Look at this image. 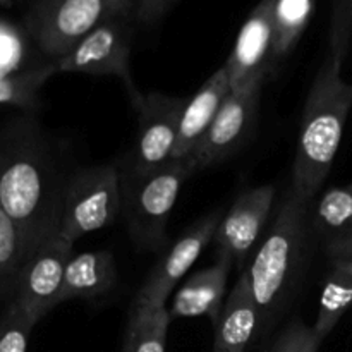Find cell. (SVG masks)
I'll use <instances>...</instances> for the list:
<instances>
[{
	"instance_id": "f546056e",
	"label": "cell",
	"mask_w": 352,
	"mask_h": 352,
	"mask_svg": "<svg viewBox=\"0 0 352 352\" xmlns=\"http://www.w3.org/2000/svg\"><path fill=\"white\" fill-rule=\"evenodd\" d=\"M351 272H352V260H351Z\"/></svg>"
},
{
	"instance_id": "d4e9b609",
	"label": "cell",
	"mask_w": 352,
	"mask_h": 352,
	"mask_svg": "<svg viewBox=\"0 0 352 352\" xmlns=\"http://www.w3.org/2000/svg\"><path fill=\"white\" fill-rule=\"evenodd\" d=\"M352 43V0H332L329 50L346 58Z\"/></svg>"
},
{
	"instance_id": "7c38bea8",
	"label": "cell",
	"mask_w": 352,
	"mask_h": 352,
	"mask_svg": "<svg viewBox=\"0 0 352 352\" xmlns=\"http://www.w3.org/2000/svg\"><path fill=\"white\" fill-rule=\"evenodd\" d=\"M275 188L272 184L251 188L241 192L229 212L222 217L215 232L220 256L243 263L261 236L274 206Z\"/></svg>"
},
{
	"instance_id": "5bb4252c",
	"label": "cell",
	"mask_w": 352,
	"mask_h": 352,
	"mask_svg": "<svg viewBox=\"0 0 352 352\" xmlns=\"http://www.w3.org/2000/svg\"><path fill=\"white\" fill-rule=\"evenodd\" d=\"M311 229L329 263L352 260V182L330 188L313 201Z\"/></svg>"
},
{
	"instance_id": "cb8c5ba5",
	"label": "cell",
	"mask_w": 352,
	"mask_h": 352,
	"mask_svg": "<svg viewBox=\"0 0 352 352\" xmlns=\"http://www.w3.org/2000/svg\"><path fill=\"white\" fill-rule=\"evenodd\" d=\"M34 329L30 316L14 301L0 316V352H28V342Z\"/></svg>"
},
{
	"instance_id": "ffe728a7",
	"label": "cell",
	"mask_w": 352,
	"mask_h": 352,
	"mask_svg": "<svg viewBox=\"0 0 352 352\" xmlns=\"http://www.w3.org/2000/svg\"><path fill=\"white\" fill-rule=\"evenodd\" d=\"M316 9V0H272L274 64L284 60L305 34Z\"/></svg>"
},
{
	"instance_id": "d6986e66",
	"label": "cell",
	"mask_w": 352,
	"mask_h": 352,
	"mask_svg": "<svg viewBox=\"0 0 352 352\" xmlns=\"http://www.w3.org/2000/svg\"><path fill=\"white\" fill-rule=\"evenodd\" d=\"M352 306L351 261H332L323 284L320 309L313 325L316 336L325 340L346 311Z\"/></svg>"
},
{
	"instance_id": "30bf717a",
	"label": "cell",
	"mask_w": 352,
	"mask_h": 352,
	"mask_svg": "<svg viewBox=\"0 0 352 352\" xmlns=\"http://www.w3.org/2000/svg\"><path fill=\"white\" fill-rule=\"evenodd\" d=\"M186 102L188 98L181 96L144 93L134 107L138 133L129 172H150L172 162Z\"/></svg>"
},
{
	"instance_id": "f1b7e54d",
	"label": "cell",
	"mask_w": 352,
	"mask_h": 352,
	"mask_svg": "<svg viewBox=\"0 0 352 352\" xmlns=\"http://www.w3.org/2000/svg\"><path fill=\"white\" fill-rule=\"evenodd\" d=\"M12 2V0H0V6H3V3H9Z\"/></svg>"
},
{
	"instance_id": "83f0119b",
	"label": "cell",
	"mask_w": 352,
	"mask_h": 352,
	"mask_svg": "<svg viewBox=\"0 0 352 352\" xmlns=\"http://www.w3.org/2000/svg\"><path fill=\"white\" fill-rule=\"evenodd\" d=\"M110 2H112L117 16L127 17L131 12H134V9H136L138 0H110Z\"/></svg>"
},
{
	"instance_id": "7a4b0ae2",
	"label": "cell",
	"mask_w": 352,
	"mask_h": 352,
	"mask_svg": "<svg viewBox=\"0 0 352 352\" xmlns=\"http://www.w3.org/2000/svg\"><path fill=\"white\" fill-rule=\"evenodd\" d=\"M342 62L329 50L302 110L291 188L308 201H315L332 170L352 109V82L342 78Z\"/></svg>"
},
{
	"instance_id": "9a60e30c",
	"label": "cell",
	"mask_w": 352,
	"mask_h": 352,
	"mask_svg": "<svg viewBox=\"0 0 352 352\" xmlns=\"http://www.w3.org/2000/svg\"><path fill=\"white\" fill-rule=\"evenodd\" d=\"M232 267L234 261L230 258L219 254L212 267L196 272L174 296L168 309L170 320L206 316L215 325L226 302L223 298Z\"/></svg>"
},
{
	"instance_id": "ba28073f",
	"label": "cell",
	"mask_w": 352,
	"mask_h": 352,
	"mask_svg": "<svg viewBox=\"0 0 352 352\" xmlns=\"http://www.w3.org/2000/svg\"><path fill=\"white\" fill-rule=\"evenodd\" d=\"M267 76H258L227 95L196 150L189 155L196 170L232 157L246 144L256 124L261 88Z\"/></svg>"
},
{
	"instance_id": "7402d4cb",
	"label": "cell",
	"mask_w": 352,
	"mask_h": 352,
	"mask_svg": "<svg viewBox=\"0 0 352 352\" xmlns=\"http://www.w3.org/2000/svg\"><path fill=\"white\" fill-rule=\"evenodd\" d=\"M30 258L23 230L0 205V296H14L21 270Z\"/></svg>"
},
{
	"instance_id": "5b68a950",
	"label": "cell",
	"mask_w": 352,
	"mask_h": 352,
	"mask_svg": "<svg viewBox=\"0 0 352 352\" xmlns=\"http://www.w3.org/2000/svg\"><path fill=\"white\" fill-rule=\"evenodd\" d=\"M122 210V182L112 164L86 165L67 179L58 236L71 244L112 226Z\"/></svg>"
},
{
	"instance_id": "484cf974",
	"label": "cell",
	"mask_w": 352,
	"mask_h": 352,
	"mask_svg": "<svg viewBox=\"0 0 352 352\" xmlns=\"http://www.w3.org/2000/svg\"><path fill=\"white\" fill-rule=\"evenodd\" d=\"M322 342L313 327L301 320H294L278 336L270 352H318Z\"/></svg>"
},
{
	"instance_id": "603a6c76",
	"label": "cell",
	"mask_w": 352,
	"mask_h": 352,
	"mask_svg": "<svg viewBox=\"0 0 352 352\" xmlns=\"http://www.w3.org/2000/svg\"><path fill=\"white\" fill-rule=\"evenodd\" d=\"M54 74H57V67L52 62L28 71L0 76V105L36 109L40 105V89Z\"/></svg>"
},
{
	"instance_id": "2e32d148",
	"label": "cell",
	"mask_w": 352,
	"mask_h": 352,
	"mask_svg": "<svg viewBox=\"0 0 352 352\" xmlns=\"http://www.w3.org/2000/svg\"><path fill=\"white\" fill-rule=\"evenodd\" d=\"M230 91H232V86H230L229 72L226 65H222L203 82L201 88L191 98H188L182 110L177 143H175L172 160L188 158L196 150Z\"/></svg>"
},
{
	"instance_id": "8992f818",
	"label": "cell",
	"mask_w": 352,
	"mask_h": 352,
	"mask_svg": "<svg viewBox=\"0 0 352 352\" xmlns=\"http://www.w3.org/2000/svg\"><path fill=\"white\" fill-rule=\"evenodd\" d=\"M112 17L120 16L110 0H33L26 30L41 54L57 62Z\"/></svg>"
},
{
	"instance_id": "4fadbf2b",
	"label": "cell",
	"mask_w": 352,
	"mask_h": 352,
	"mask_svg": "<svg viewBox=\"0 0 352 352\" xmlns=\"http://www.w3.org/2000/svg\"><path fill=\"white\" fill-rule=\"evenodd\" d=\"M230 86L237 88L274 69V14L272 0H260L241 26L226 64Z\"/></svg>"
},
{
	"instance_id": "e0dca14e",
	"label": "cell",
	"mask_w": 352,
	"mask_h": 352,
	"mask_svg": "<svg viewBox=\"0 0 352 352\" xmlns=\"http://www.w3.org/2000/svg\"><path fill=\"white\" fill-rule=\"evenodd\" d=\"M213 327L215 340L212 352H246L248 344L260 327V309L248 270L236 280Z\"/></svg>"
},
{
	"instance_id": "277c9868",
	"label": "cell",
	"mask_w": 352,
	"mask_h": 352,
	"mask_svg": "<svg viewBox=\"0 0 352 352\" xmlns=\"http://www.w3.org/2000/svg\"><path fill=\"white\" fill-rule=\"evenodd\" d=\"M196 170L191 158L168 162L150 172H127L122 182V212L136 248L158 251L164 244L168 217L182 184Z\"/></svg>"
},
{
	"instance_id": "9c48e42d",
	"label": "cell",
	"mask_w": 352,
	"mask_h": 352,
	"mask_svg": "<svg viewBox=\"0 0 352 352\" xmlns=\"http://www.w3.org/2000/svg\"><path fill=\"white\" fill-rule=\"evenodd\" d=\"M71 258L72 244L55 234L31 254L21 270L10 301L16 302L34 325L60 305L64 274Z\"/></svg>"
},
{
	"instance_id": "52a82bcc",
	"label": "cell",
	"mask_w": 352,
	"mask_h": 352,
	"mask_svg": "<svg viewBox=\"0 0 352 352\" xmlns=\"http://www.w3.org/2000/svg\"><path fill=\"white\" fill-rule=\"evenodd\" d=\"M126 17H112L82 38L65 57L54 62L57 72L116 76L126 88L133 107L143 100L131 74V33Z\"/></svg>"
},
{
	"instance_id": "8fae6325",
	"label": "cell",
	"mask_w": 352,
	"mask_h": 352,
	"mask_svg": "<svg viewBox=\"0 0 352 352\" xmlns=\"http://www.w3.org/2000/svg\"><path fill=\"white\" fill-rule=\"evenodd\" d=\"M222 217V213L215 212L199 220L191 229L186 230L172 244V248L165 253V256L151 268L146 280L143 282L140 292L136 294L134 305L151 306V308L165 306L172 289L191 270V267L196 263L203 250L215 237Z\"/></svg>"
},
{
	"instance_id": "4316f807",
	"label": "cell",
	"mask_w": 352,
	"mask_h": 352,
	"mask_svg": "<svg viewBox=\"0 0 352 352\" xmlns=\"http://www.w3.org/2000/svg\"><path fill=\"white\" fill-rule=\"evenodd\" d=\"M174 2L175 0H138L134 14H136L140 23L150 26V24L162 19Z\"/></svg>"
},
{
	"instance_id": "3957f363",
	"label": "cell",
	"mask_w": 352,
	"mask_h": 352,
	"mask_svg": "<svg viewBox=\"0 0 352 352\" xmlns=\"http://www.w3.org/2000/svg\"><path fill=\"white\" fill-rule=\"evenodd\" d=\"M311 205L313 201L289 188L274 226L248 268L260 309V327L274 322L301 277L313 236Z\"/></svg>"
},
{
	"instance_id": "44dd1931",
	"label": "cell",
	"mask_w": 352,
	"mask_h": 352,
	"mask_svg": "<svg viewBox=\"0 0 352 352\" xmlns=\"http://www.w3.org/2000/svg\"><path fill=\"white\" fill-rule=\"evenodd\" d=\"M170 315L165 306L134 305L124 339V352H165Z\"/></svg>"
},
{
	"instance_id": "ac0fdd59",
	"label": "cell",
	"mask_w": 352,
	"mask_h": 352,
	"mask_svg": "<svg viewBox=\"0 0 352 352\" xmlns=\"http://www.w3.org/2000/svg\"><path fill=\"white\" fill-rule=\"evenodd\" d=\"M117 268L112 253L107 250L72 254L64 274L60 302L72 299H95L116 287Z\"/></svg>"
},
{
	"instance_id": "6da1fadb",
	"label": "cell",
	"mask_w": 352,
	"mask_h": 352,
	"mask_svg": "<svg viewBox=\"0 0 352 352\" xmlns=\"http://www.w3.org/2000/svg\"><path fill=\"white\" fill-rule=\"evenodd\" d=\"M67 179L33 120H14L0 136V205L23 230L30 254L58 234Z\"/></svg>"
}]
</instances>
